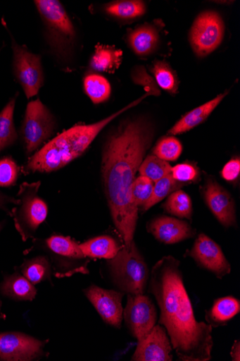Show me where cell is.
Returning <instances> with one entry per match:
<instances>
[{
	"label": "cell",
	"instance_id": "6da1fadb",
	"mask_svg": "<svg viewBox=\"0 0 240 361\" xmlns=\"http://www.w3.org/2000/svg\"><path fill=\"white\" fill-rule=\"evenodd\" d=\"M152 129L143 121L121 124L103 151L101 173L111 215L125 246L133 242L139 208L131 188L151 145Z\"/></svg>",
	"mask_w": 240,
	"mask_h": 361
},
{
	"label": "cell",
	"instance_id": "7a4b0ae2",
	"mask_svg": "<svg viewBox=\"0 0 240 361\" xmlns=\"http://www.w3.org/2000/svg\"><path fill=\"white\" fill-rule=\"evenodd\" d=\"M149 292L159 307V324L164 326L171 345L181 360L208 361L214 343L213 326L197 322L186 290L180 261L165 256L153 267Z\"/></svg>",
	"mask_w": 240,
	"mask_h": 361
},
{
	"label": "cell",
	"instance_id": "3957f363",
	"mask_svg": "<svg viewBox=\"0 0 240 361\" xmlns=\"http://www.w3.org/2000/svg\"><path fill=\"white\" fill-rule=\"evenodd\" d=\"M149 95L146 93L139 100L99 122L89 125H76L64 130L29 158L24 168L25 173H51L65 167L86 152L103 128L118 116L139 104Z\"/></svg>",
	"mask_w": 240,
	"mask_h": 361
},
{
	"label": "cell",
	"instance_id": "277c9868",
	"mask_svg": "<svg viewBox=\"0 0 240 361\" xmlns=\"http://www.w3.org/2000/svg\"><path fill=\"white\" fill-rule=\"evenodd\" d=\"M108 268L113 281L122 293L144 294L150 274L134 241L128 247L122 246L113 259H108Z\"/></svg>",
	"mask_w": 240,
	"mask_h": 361
},
{
	"label": "cell",
	"instance_id": "5b68a950",
	"mask_svg": "<svg viewBox=\"0 0 240 361\" xmlns=\"http://www.w3.org/2000/svg\"><path fill=\"white\" fill-rule=\"evenodd\" d=\"M45 27L46 42L59 60L68 55L76 37L75 26L64 7L56 0L34 1Z\"/></svg>",
	"mask_w": 240,
	"mask_h": 361
},
{
	"label": "cell",
	"instance_id": "8992f818",
	"mask_svg": "<svg viewBox=\"0 0 240 361\" xmlns=\"http://www.w3.org/2000/svg\"><path fill=\"white\" fill-rule=\"evenodd\" d=\"M42 183H23L18 193V204L11 212L17 231L24 242L36 235L48 216V206L39 195Z\"/></svg>",
	"mask_w": 240,
	"mask_h": 361
},
{
	"label": "cell",
	"instance_id": "52a82bcc",
	"mask_svg": "<svg viewBox=\"0 0 240 361\" xmlns=\"http://www.w3.org/2000/svg\"><path fill=\"white\" fill-rule=\"evenodd\" d=\"M54 118L39 100L30 102L26 108L21 127V137L27 154H31L52 135Z\"/></svg>",
	"mask_w": 240,
	"mask_h": 361
},
{
	"label": "cell",
	"instance_id": "ba28073f",
	"mask_svg": "<svg viewBox=\"0 0 240 361\" xmlns=\"http://www.w3.org/2000/svg\"><path fill=\"white\" fill-rule=\"evenodd\" d=\"M13 71L27 98L37 95L44 84L42 57L13 39Z\"/></svg>",
	"mask_w": 240,
	"mask_h": 361
},
{
	"label": "cell",
	"instance_id": "9c48e42d",
	"mask_svg": "<svg viewBox=\"0 0 240 361\" xmlns=\"http://www.w3.org/2000/svg\"><path fill=\"white\" fill-rule=\"evenodd\" d=\"M123 315L129 331L139 343L149 335L158 317L155 305L144 294H127Z\"/></svg>",
	"mask_w": 240,
	"mask_h": 361
},
{
	"label": "cell",
	"instance_id": "30bf717a",
	"mask_svg": "<svg viewBox=\"0 0 240 361\" xmlns=\"http://www.w3.org/2000/svg\"><path fill=\"white\" fill-rule=\"evenodd\" d=\"M224 34V23L218 13H202L191 30L190 41L194 52L199 56L210 54L220 45Z\"/></svg>",
	"mask_w": 240,
	"mask_h": 361
},
{
	"label": "cell",
	"instance_id": "8fae6325",
	"mask_svg": "<svg viewBox=\"0 0 240 361\" xmlns=\"http://www.w3.org/2000/svg\"><path fill=\"white\" fill-rule=\"evenodd\" d=\"M45 342L19 332L0 334V359L27 361L43 354Z\"/></svg>",
	"mask_w": 240,
	"mask_h": 361
},
{
	"label": "cell",
	"instance_id": "7c38bea8",
	"mask_svg": "<svg viewBox=\"0 0 240 361\" xmlns=\"http://www.w3.org/2000/svg\"><path fill=\"white\" fill-rule=\"evenodd\" d=\"M196 264L222 279L231 272V266L221 247L204 234L198 235L189 252Z\"/></svg>",
	"mask_w": 240,
	"mask_h": 361
},
{
	"label": "cell",
	"instance_id": "4fadbf2b",
	"mask_svg": "<svg viewBox=\"0 0 240 361\" xmlns=\"http://www.w3.org/2000/svg\"><path fill=\"white\" fill-rule=\"evenodd\" d=\"M84 292L103 320L116 328L121 327L124 293L101 288L95 285H91Z\"/></svg>",
	"mask_w": 240,
	"mask_h": 361
},
{
	"label": "cell",
	"instance_id": "5bb4252c",
	"mask_svg": "<svg viewBox=\"0 0 240 361\" xmlns=\"http://www.w3.org/2000/svg\"><path fill=\"white\" fill-rule=\"evenodd\" d=\"M206 204L225 227L236 224L234 202L229 192L215 180L209 179L202 190Z\"/></svg>",
	"mask_w": 240,
	"mask_h": 361
},
{
	"label": "cell",
	"instance_id": "9a60e30c",
	"mask_svg": "<svg viewBox=\"0 0 240 361\" xmlns=\"http://www.w3.org/2000/svg\"><path fill=\"white\" fill-rule=\"evenodd\" d=\"M172 346L165 328L155 325L149 335L139 343L132 357L133 361H171Z\"/></svg>",
	"mask_w": 240,
	"mask_h": 361
},
{
	"label": "cell",
	"instance_id": "2e32d148",
	"mask_svg": "<svg viewBox=\"0 0 240 361\" xmlns=\"http://www.w3.org/2000/svg\"><path fill=\"white\" fill-rule=\"evenodd\" d=\"M148 231L158 241L173 245L194 237L195 229L187 221L170 216H159L148 224Z\"/></svg>",
	"mask_w": 240,
	"mask_h": 361
},
{
	"label": "cell",
	"instance_id": "e0dca14e",
	"mask_svg": "<svg viewBox=\"0 0 240 361\" xmlns=\"http://www.w3.org/2000/svg\"><path fill=\"white\" fill-rule=\"evenodd\" d=\"M50 251L58 257L63 266L60 277L71 276L75 274H87L88 271L74 264L75 261L86 258L80 245L68 237L53 235L46 241Z\"/></svg>",
	"mask_w": 240,
	"mask_h": 361
},
{
	"label": "cell",
	"instance_id": "ac0fdd59",
	"mask_svg": "<svg viewBox=\"0 0 240 361\" xmlns=\"http://www.w3.org/2000/svg\"><path fill=\"white\" fill-rule=\"evenodd\" d=\"M227 93L218 95L215 99L187 114L175 126L170 129L168 135H182L193 129L207 119L222 102Z\"/></svg>",
	"mask_w": 240,
	"mask_h": 361
},
{
	"label": "cell",
	"instance_id": "d6986e66",
	"mask_svg": "<svg viewBox=\"0 0 240 361\" xmlns=\"http://www.w3.org/2000/svg\"><path fill=\"white\" fill-rule=\"evenodd\" d=\"M0 293L4 296L17 301H32L37 290L25 276L19 273L5 277L0 284Z\"/></svg>",
	"mask_w": 240,
	"mask_h": 361
},
{
	"label": "cell",
	"instance_id": "ffe728a7",
	"mask_svg": "<svg viewBox=\"0 0 240 361\" xmlns=\"http://www.w3.org/2000/svg\"><path fill=\"white\" fill-rule=\"evenodd\" d=\"M158 32L152 25H143L131 30L128 43L133 51L139 56H147L155 51L158 44Z\"/></svg>",
	"mask_w": 240,
	"mask_h": 361
},
{
	"label": "cell",
	"instance_id": "44dd1931",
	"mask_svg": "<svg viewBox=\"0 0 240 361\" xmlns=\"http://www.w3.org/2000/svg\"><path fill=\"white\" fill-rule=\"evenodd\" d=\"M240 311V303L233 297L217 300L210 310L206 312V320L213 327L225 326Z\"/></svg>",
	"mask_w": 240,
	"mask_h": 361
},
{
	"label": "cell",
	"instance_id": "7402d4cb",
	"mask_svg": "<svg viewBox=\"0 0 240 361\" xmlns=\"http://www.w3.org/2000/svg\"><path fill=\"white\" fill-rule=\"evenodd\" d=\"M122 59V51L113 47L98 45L90 62L94 71L114 73L119 68Z\"/></svg>",
	"mask_w": 240,
	"mask_h": 361
},
{
	"label": "cell",
	"instance_id": "603a6c76",
	"mask_svg": "<svg viewBox=\"0 0 240 361\" xmlns=\"http://www.w3.org/2000/svg\"><path fill=\"white\" fill-rule=\"evenodd\" d=\"M80 247L84 256L92 258L113 259L121 249L118 242L108 235L92 238Z\"/></svg>",
	"mask_w": 240,
	"mask_h": 361
},
{
	"label": "cell",
	"instance_id": "cb8c5ba5",
	"mask_svg": "<svg viewBox=\"0 0 240 361\" xmlns=\"http://www.w3.org/2000/svg\"><path fill=\"white\" fill-rule=\"evenodd\" d=\"M15 98H13L0 113V152L13 145L18 135L14 124Z\"/></svg>",
	"mask_w": 240,
	"mask_h": 361
},
{
	"label": "cell",
	"instance_id": "d4e9b609",
	"mask_svg": "<svg viewBox=\"0 0 240 361\" xmlns=\"http://www.w3.org/2000/svg\"><path fill=\"white\" fill-rule=\"evenodd\" d=\"M20 269L23 276L33 285L51 279V264L48 258L44 256H39L26 260L21 266Z\"/></svg>",
	"mask_w": 240,
	"mask_h": 361
},
{
	"label": "cell",
	"instance_id": "484cf974",
	"mask_svg": "<svg viewBox=\"0 0 240 361\" xmlns=\"http://www.w3.org/2000/svg\"><path fill=\"white\" fill-rule=\"evenodd\" d=\"M164 210L181 219H191L192 203L189 195L184 191L178 190L168 195L163 206Z\"/></svg>",
	"mask_w": 240,
	"mask_h": 361
},
{
	"label": "cell",
	"instance_id": "4316f807",
	"mask_svg": "<svg viewBox=\"0 0 240 361\" xmlns=\"http://www.w3.org/2000/svg\"><path fill=\"white\" fill-rule=\"evenodd\" d=\"M84 86L86 93L95 104L106 102L110 96V84L102 76L96 74L87 76Z\"/></svg>",
	"mask_w": 240,
	"mask_h": 361
},
{
	"label": "cell",
	"instance_id": "83f0119b",
	"mask_svg": "<svg viewBox=\"0 0 240 361\" xmlns=\"http://www.w3.org/2000/svg\"><path fill=\"white\" fill-rule=\"evenodd\" d=\"M105 11L114 18L121 20H131L143 16L146 6L142 1H116L108 4Z\"/></svg>",
	"mask_w": 240,
	"mask_h": 361
},
{
	"label": "cell",
	"instance_id": "f1b7e54d",
	"mask_svg": "<svg viewBox=\"0 0 240 361\" xmlns=\"http://www.w3.org/2000/svg\"><path fill=\"white\" fill-rule=\"evenodd\" d=\"M184 185V183L176 180L171 173L162 178L156 183L151 198L143 210L145 212L148 211L165 199L170 194L178 190Z\"/></svg>",
	"mask_w": 240,
	"mask_h": 361
},
{
	"label": "cell",
	"instance_id": "f546056e",
	"mask_svg": "<svg viewBox=\"0 0 240 361\" xmlns=\"http://www.w3.org/2000/svg\"><path fill=\"white\" fill-rule=\"evenodd\" d=\"M171 166L170 164L155 155L147 157L143 161L139 169V173L141 176L149 178L151 181L156 183L158 180L171 173Z\"/></svg>",
	"mask_w": 240,
	"mask_h": 361
},
{
	"label": "cell",
	"instance_id": "4dcf8cb0",
	"mask_svg": "<svg viewBox=\"0 0 240 361\" xmlns=\"http://www.w3.org/2000/svg\"><path fill=\"white\" fill-rule=\"evenodd\" d=\"M153 182L145 176L137 178L132 183L131 193L133 201L138 208L144 209L151 198Z\"/></svg>",
	"mask_w": 240,
	"mask_h": 361
},
{
	"label": "cell",
	"instance_id": "1f68e13d",
	"mask_svg": "<svg viewBox=\"0 0 240 361\" xmlns=\"http://www.w3.org/2000/svg\"><path fill=\"white\" fill-rule=\"evenodd\" d=\"M158 85L163 90L170 92H176L178 89V80L172 70L163 61L155 63L153 68Z\"/></svg>",
	"mask_w": 240,
	"mask_h": 361
},
{
	"label": "cell",
	"instance_id": "d6a6232c",
	"mask_svg": "<svg viewBox=\"0 0 240 361\" xmlns=\"http://www.w3.org/2000/svg\"><path fill=\"white\" fill-rule=\"evenodd\" d=\"M181 142L174 137H166L160 140L153 150V154L165 161H176L182 152Z\"/></svg>",
	"mask_w": 240,
	"mask_h": 361
},
{
	"label": "cell",
	"instance_id": "836d02e7",
	"mask_svg": "<svg viewBox=\"0 0 240 361\" xmlns=\"http://www.w3.org/2000/svg\"><path fill=\"white\" fill-rule=\"evenodd\" d=\"M19 174L20 168L12 157L0 159V187L8 188L15 185Z\"/></svg>",
	"mask_w": 240,
	"mask_h": 361
},
{
	"label": "cell",
	"instance_id": "e575fe53",
	"mask_svg": "<svg viewBox=\"0 0 240 361\" xmlns=\"http://www.w3.org/2000/svg\"><path fill=\"white\" fill-rule=\"evenodd\" d=\"M132 79L136 84L143 85L150 95H159L160 90L154 80L144 68H137L132 73Z\"/></svg>",
	"mask_w": 240,
	"mask_h": 361
},
{
	"label": "cell",
	"instance_id": "d590c367",
	"mask_svg": "<svg viewBox=\"0 0 240 361\" xmlns=\"http://www.w3.org/2000/svg\"><path fill=\"white\" fill-rule=\"evenodd\" d=\"M171 175L180 183L194 181L198 177L196 169L190 164H180L171 169Z\"/></svg>",
	"mask_w": 240,
	"mask_h": 361
},
{
	"label": "cell",
	"instance_id": "8d00e7d4",
	"mask_svg": "<svg viewBox=\"0 0 240 361\" xmlns=\"http://www.w3.org/2000/svg\"><path fill=\"white\" fill-rule=\"evenodd\" d=\"M240 160L233 159L226 164L222 171V178L229 182L235 181L239 176Z\"/></svg>",
	"mask_w": 240,
	"mask_h": 361
},
{
	"label": "cell",
	"instance_id": "74e56055",
	"mask_svg": "<svg viewBox=\"0 0 240 361\" xmlns=\"http://www.w3.org/2000/svg\"><path fill=\"white\" fill-rule=\"evenodd\" d=\"M19 202L18 199L13 198L8 195L0 191V209L5 211L11 216V212L9 211V205H17Z\"/></svg>",
	"mask_w": 240,
	"mask_h": 361
},
{
	"label": "cell",
	"instance_id": "f35d334b",
	"mask_svg": "<svg viewBox=\"0 0 240 361\" xmlns=\"http://www.w3.org/2000/svg\"><path fill=\"white\" fill-rule=\"evenodd\" d=\"M231 357L233 361L240 360V343L239 341H236L232 348Z\"/></svg>",
	"mask_w": 240,
	"mask_h": 361
},
{
	"label": "cell",
	"instance_id": "ab89813d",
	"mask_svg": "<svg viewBox=\"0 0 240 361\" xmlns=\"http://www.w3.org/2000/svg\"><path fill=\"white\" fill-rule=\"evenodd\" d=\"M6 317L1 312V303H0V319L5 318Z\"/></svg>",
	"mask_w": 240,
	"mask_h": 361
},
{
	"label": "cell",
	"instance_id": "60d3db41",
	"mask_svg": "<svg viewBox=\"0 0 240 361\" xmlns=\"http://www.w3.org/2000/svg\"><path fill=\"white\" fill-rule=\"evenodd\" d=\"M4 226V222H0V232H1Z\"/></svg>",
	"mask_w": 240,
	"mask_h": 361
}]
</instances>
